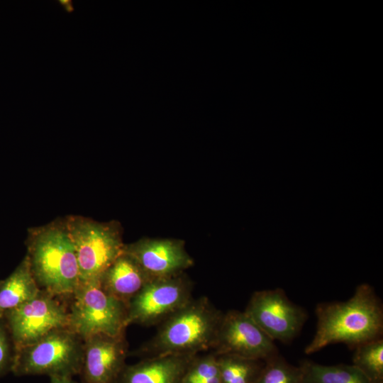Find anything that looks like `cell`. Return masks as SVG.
Listing matches in <instances>:
<instances>
[{"label":"cell","instance_id":"cell-1","mask_svg":"<svg viewBox=\"0 0 383 383\" xmlns=\"http://www.w3.org/2000/svg\"><path fill=\"white\" fill-rule=\"evenodd\" d=\"M316 315V331L304 350L308 355L338 343L354 349L382 336V304L368 284L360 285L345 301L318 304Z\"/></svg>","mask_w":383,"mask_h":383},{"label":"cell","instance_id":"cell-2","mask_svg":"<svg viewBox=\"0 0 383 383\" xmlns=\"http://www.w3.org/2000/svg\"><path fill=\"white\" fill-rule=\"evenodd\" d=\"M26 246V256L40 289L69 299L79 285V272L65 217L30 228Z\"/></svg>","mask_w":383,"mask_h":383},{"label":"cell","instance_id":"cell-3","mask_svg":"<svg viewBox=\"0 0 383 383\" xmlns=\"http://www.w3.org/2000/svg\"><path fill=\"white\" fill-rule=\"evenodd\" d=\"M223 315L206 297L192 299L159 324L155 335L133 355L144 359L211 350Z\"/></svg>","mask_w":383,"mask_h":383},{"label":"cell","instance_id":"cell-4","mask_svg":"<svg viewBox=\"0 0 383 383\" xmlns=\"http://www.w3.org/2000/svg\"><path fill=\"white\" fill-rule=\"evenodd\" d=\"M84 340L69 327L55 329L28 345L16 350L12 372L18 376L79 375Z\"/></svg>","mask_w":383,"mask_h":383},{"label":"cell","instance_id":"cell-5","mask_svg":"<svg viewBox=\"0 0 383 383\" xmlns=\"http://www.w3.org/2000/svg\"><path fill=\"white\" fill-rule=\"evenodd\" d=\"M65 220L75 249L79 282L99 280L123 252L120 223L99 222L80 215H68Z\"/></svg>","mask_w":383,"mask_h":383},{"label":"cell","instance_id":"cell-6","mask_svg":"<svg viewBox=\"0 0 383 383\" xmlns=\"http://www.w3.org/2000/svg\"><path fill=\"white\" fill-rule=\"evenodd\" d=\"M69 299V328L82 340L98 334L125 333L127 306L106 293L99 279L79 282Z\"/></svg>","mask_w":383,"mask_h":383},{"label":"cell","instance_id":"cell-7","mask_svg":"<svg viewBox=\"0 0 383 383\" xmlns=\"http://www.w3.org/2000/svg\"><path fill=\"white\" fill-rule=\"evenodd\" d=\"M192 284L186 274L150 279L129 301L127 324L159 325L193 298Z\"/></svg>","mask_w":383,"mask_h":383},{"label":"cell","instance_id":"cell-8","mask_svg":"<svg viewBox=\"0 0 383 383\" xmlns=\"http://www.w3.org/2000/svg\"><path fill=\"white\" fill-rule=\"evenodd\" d=\"M62 299L44 291L4 317L15 350L32 344L49 332L69 327L67 306Z\"/></svg>","mask_w":383,"mask_h":383},{"label":"cell","instance_id":"cell-9","mask_svg":"<svg viewBox=\"0 0 383 383\" xmlns=\"http://www.w3.org/2000/svg\"><path fill=\"white\" fill-rule=\"evenodd\" d=\"M244 311L273 341L284 343L298 335L308 318L280 288L254 292Z\"/></svg>","mask_w":383,"mask_h":383},{"label":"cell","instance_id":"cell-10","mask_svg":"<svg viewBox=\"0 0 383 383\" xmlns=\"http://www.w3.org/2000/svg\"><path fill=\"white\" fill-rule=\"evenodd\" d=\"M211 350L262 361L279 354L274 342L245 311L236 310L223 313Z\"/></svg>","mask_w":383,"mask_h":383},{"label":"cell","instance_id":"cell-11","mask_svg":"<svg viewBox=\"0 0 383 383\" xmlns=\"http://www.w3.org/2000/svg\"><path fill=\"white\" fill-rule=\"evenodd\" d=\"M123 252L131 257L150 279L178 275L194 265L184 242L179 239L143 238L125 244Z\"/></svg>","mask_w":383,"mask_h":383},{"label":"cell","instance_id":"cell-12","mask_svg":"<svg viewBox=\"0 0 383 383\" xmlns=\"http://www.w3.org/2000/svg\"><path fill=\"white\" fill-rule=\"evenodd\" d=\"M84 340L82 367V383H113L128 355L125 333L119 335H94Z\"/></svg>","mask_w":383,"mask_h":383},{"label":"cell","instance_id":"cell-13","mask_svg":"<svg viewBox=\"0 0 383 383\" xmlns=\"http://www.w3.org/2000/svg\"><path fill=\"white\" fill-rule=\"evenodd\" d=\"M198 355V354H196ZM195 354L166 355L126 365L113 383H181Z\"/></svg>","mask_w":383,"mask_h":383},{"label":"cell","instance_id":"cell-14","mask_svg":"<svg viewBox=\"0 0 383 383\" xmlns=\"http://www.w3.org/2000/svg\"><path fill=\"white\" fill-rule=\"evenodd\" d=\"M150 279L131 257L122 252L102 273L99 284L106 293L128 306Z\"/></svg>","mask_w":383,"mask_h":383},{"label":"cell","instance_id":"cell-15","mask_svg":"<svg viewBox=\"0 0 383 383\" xmlns=\"http://www.w3.org/2000/svg\"><path fill=\"white\" fill-rule=\"evenodd\" d=\"M40 291L25 256L13 272L0 282V321L8 312L33 299Z\"/></svg>","mask_w":383,"mask_h":383},{"label":"cell","instance_id":"cell-16","mask_svg":"<svg viewBox=\"0 0 383 383\" xmlns=\"http://www.w3.org/2000/svg\"><path fill=\"white\" fill-rule=\"evenodd\" d=\"M299 367L303 383H370L353 365L328 366L304 360Z\"/></svg>","mask_w":383,"mask_h":383},{"label":"cell","instance_id":"cell-17","mask_svg":"<svg viewBox=\"0 0 383 383\" xmlns=\"http://www.w3.org/2000/svg\"><path fill=\"white\" fill-rule=\"evenodd\" d=\"M217 358L221 383H255L265 362L233 355Z\"/></svg>","mask_w":383,"mask_h":383},{"label":"cell","instance_id":"cell-18","mask_svg":"<svg viewBox=\"0 0 383 383\" xmlns=\"http://www.w3.org/2000/svg\"><path fill=\"white\" fill-rule=\"evenodd\" d=\"M353 365L370 383H383V340L378 338L354 348Z\"/></svg>","mask_w":383,"mask_h":383},{"label":"cell","instance_id":"cell-19","mask_svg":"<svg viewBox=\"0 0 383 383\" xmlns=\"http://www.w3.org/2000/svg\"><path fill=\"white\" fill-rule=\"evenodd\" d=\"M255 383H303L302 372L277 354L265 361Z\"/></svg>","mask_w":383,"mask_h":383},{"label":"cell","instance_id":"cell-20","mask_svg":"<svg viewBox=\"0 0 383 383\" xmlns=\"http://www.w3.org/2000/svg\"><path fill=\"white\" fill-rule=\"evenodd\" d=\"M181 383H221L217 355H196L186 369Z\"/></svg>","mask_w":383,"mask_h":383},{"label":"cell","instance_id":"cell-21","mask_svg":"<svg viewBox=\"0 0 383 383\" xmlns=\"http://www.w3.org/2000/svg\"><path fill=\"white\" fill-rule=\"evenodd\" d=\"M16 350L3 320L0 321V377L12 372Z\"/></svg>","mask_w":383,"mask_h":383},{"label":"cell","instance_id":"cell-22","mask_svg":"<svg viewBox=\"0 0 383 383\" xmlns=\"http://www.w3.org/2000/svg\"><path fill=\"white\" fill-rule=\"evenodd\" d=\"M57 2L67 13H72L74 11L72 0H58Z\"/></svg>","mask_w":383,"mask_h":383},{"label":"cell","instance_id":"cell-23","mask_svg":"<svg viewBox=\"0 0 383 383\" xmlns=\"http://www.w3.org/2000/svg\"><path fill=\"white\" fill-rule=\"evenodd\" d=\"M50 383H82L76 382L71 377H50Z\"/></svg>","mask_w":383,"mask_h":383}]
</instances>
